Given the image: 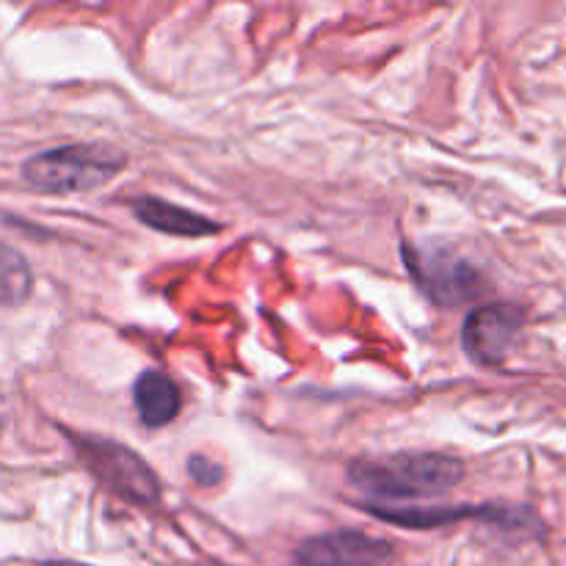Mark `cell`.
Returning a JSON list of instances; mask_svg holds the SVG:
<instances>
[{"instance_id":"277c9868","label":"cell","mask_w":566,"mask_h":566,"mask_svg":"<svg viewBox=\"0 0 566 566\" xmlns=\"http://www.w3.org/2000/svg\"><path fill=\"white\" fill-rule=\"evenodd\" d=\"M403 263L415 285L440 307H459L484 293V276L448 247H403Z\"/></svg>"},{"instance_id":"7a4b0ae2","label":"cell","mask_w":566,"mask_h":566,"mask_svg":"<svg viewBox=\"0 0 566 566\" xmlns=\"http://www.w3.org/2000/svg\"><path fill=\"white\" fill-rule=\"evenodd\" d=\"M127 158L105 144H64L31 155L22 164V180L39 193L70 197L105 186L125 169Z\"/></svg>"},{"instance_id":"8fae6325","label":"cell","mask_w":566,"mask_h":566,"mask_svg":"<svg viewBox=\"0 0 566 566\" xmlns=\"http://www.w3.org/2000/svg\"><path fill=\"white\" fill-rule=\"evenodd\" d=\"M188 475L197 481L199 486H219L221 484V468L216 462H210L208 457H191L188 459Z\"/></svg>"},{"instance_id":"8992f818","label":"cell","mask_w":566,"mask_h":566,"mask_svg":"<svg viewBox=\"0 0 566 566\" xmlns=\"http://www.w3.org/2000/svg\"><path fill=\"white\" fill-rule=\"evenodd\" d=\"M523 310L514 304H486L473 310L462 329L464 352L481 365H501L517 332L523 329Z\"/></svg>"},{"instance_id":"3957f363","label":"cell","mask_w":566,"mask_h":566,"mask_svg":"<svg viewBox=\"0 0 566 566\" xmlns=\"http://www.w3.org/2000/svg\"><path fill=\"white\" fill-rule=\"evenodd\" d=\"M72 448L81 457L83 468L111 492L136 506H155L160 501V481L147 462L130 448L99 437L72 434Z\"/></svg>"},{"instance_id":"ba28073f","label":"cell","mask_w":566,"mask_h":566,"mask_svg":"<svg viewBox=\"0 0 566 566\" xmlns=\"http://www.w3.org/2000/svg\"><path fill=\"white\" fill-rule=\"evenodd\" d=\"M133 401H136V412L147 429H164V426L175 423L182 409L180 387L158 370H147L138 376L136 387H133Z\"/></svg>"},{"instance_id":"6da1fadb","label":"cell","mask_w":566,"mask_h":566,"mask_svg":"<svg viewBox=\"0 0 566 566\" xmlns=\"http://www.w3.org/2000/svg\"><path fill=\"white\" fill-rule=\"evenodd\" d=\"M464 479V464L448 453H398L385 462H354L348 481L370 497L409 501L451 492Z\"/></svg>"},{"instance_id":"5b68a950","label":"cell","mask_w":566,"mask_h":566,"mask_svg":"<svg viewBox=\"0 0 566 566\" xmlns=\"http://www.w3.org/2000/svg\"><path fill=\"white\" fill-rule=\"evenodd\" d=\"M396 547L359 531H332L302 542L293 553L296 566H387Z\"/></svg>"},{"instance_id":"52a82bcc","label":"cell","mask_w":566,"mask_h":566,"mask_svg":"<svg viewBox=\"0 0 566 566\" xmlns=\"http://www.w3.org/2000/svg\"><path fill=\"white\" fill-rule=\"evenodd\" d=\"M130 210L144 227L164 232V235L208 238L221 230V224H216V221L208 219V216L193 213V210L180 208V205H169L158 197L133 199Z\"/></svg>"},{"instance_id":"30bf717a","label":"cell","mask_w":566,"mask_h":566,"mask_svg":"<svg viewBox=\"0 0 566 566\" xmlns=\"http://www.w3.org/2000/svg\"><path fill=\"white\" fill-rule=\"evenodd\" d=\"M33 291V271L17 249L0 243V304L17 307Z\"/></svg>"},{"instance_id":"9c48e42d","label":"cell","mask_w":566,"mask_h":566,"mask_svg":"<svg viewBox=\"0 0 566 566\" xmlns=\"http://www.w3.org/2000/svg\"><path fill=\"white\" fill-rule=\"evenodd\" d=\"M365 512L376 514L385 523L403 525V528H420L429 531L437 525L457 523V520L468 517H501L506 509H490V506H459V509H392V506H376V503H363Z\"/></svg>"}]
</instances>
